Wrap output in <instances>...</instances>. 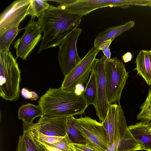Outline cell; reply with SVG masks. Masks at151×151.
<instances>
[{"label": "cell", "instance_id": "1", "mask_svg": "<svg viewBox=\"0 0 151 151\" xmlns=\"http://www.w3.org/2000/svg\"><path fill=\"white\" fill-rule=\"evenodd\" d=\"M83 16L69 12L59 6L51 5L38 18L43 35L37 53L49 48L59 47L78 28Z\"/></svg>", "mask_w": 151, "mask_h": 151}, {"label": "cell", "instance_id": "2", "mask_svg": "<svg viewBox=\"0 0 151 151\" xmlns=\"http://www.w3.org/2000/svg\"><path fill=\"white\" fill-rule=\"evenodd\" d=\"M38 102L43 115L70 117L81 114L88 107L82 93L50 88L40 97Z\"/></svg>", "mask_w": 151, "mask_h": 151}, {"label": "cell", "instance_id": "3", "mask_svg": "<svg viewBox=\"0 0 151 151\" xmlns=\"http://www.w3.org/2000/svg\"><path fill=\"white\" fill-rule=\"evenodd\" d=\"M0 96L6 101L19 98L21 71L9 50L0 52Z\"/></svg>", "mask_w": 151, "mask_h": 151}, {"label": "cell", "instance_id": "4", "mask_svg": "<svg viewBox=\"0 0 151 151\" xmlns=\"http://www.w3.org/2000/svg\"><path fill=\"white\" fill-rule=\"evenodd\" d=\"M105 75L107 97L110 104L119 103L129 76L123 62L117 58L106 60Z\"/></svg>", "mask_w": 151, "mask_h": 151}, {"label": "cell", "instance_id": "5", "mask_svg": "<svg viewBox=\"0 0 151 151\" xmlns=\"http://www.w3.org/2000/svg\"><path fill=\"white\" fill-rule=\"evenodd\" d=\"M68 116H52L42 115L35 123L22 121L23 131L37 138L43 136L63 137L67 133Z\"/></svg>", "mask_w": 151, "mask_h": 151}, {"label": "cell", "instance_id": "6", "mask_svg": "<svg viewBox=\"0 0 151 151\" xmlns=\"http://www.w3.org/2000/svg\"><path fill=\"white\" fill-rule=\"evenodd\" d=\"M100 51L99 48L94 46L89 50L75 68L65 76L60 87L63 90L75 91L78 86L83 85L87 82Z\"/></svg>", "mask_w": 151, "mask_h": 151}, {"label": "cell", "instance_id": "7", "mask_svg": "<svg viewBox=\"0 0 151 151\" xmlns=\"http://www.w3.org/2000/svg\"><path fill=\"white\" fill-rule=\"evenodd\" d=\"M101 123L106 130L109 145L123 138L132 136L120 103L110 104L106 117Z\"/></svg>", "mask_w": 151, "mask_h": 151}, {"label": "cell", "instance_id": "8", "mask_svg": "<svg viewBox=\"0 0 151 151\" xmlns=\"http://www.w3.org/2000/svg\"><path fill=\"white\" fill-rule=\"evenodd\" d=\"M77 120L79 129L86 143L98 151H105L109 145L103 125L88 116H81Z\"/></svg>", "mask_w": 151, "mask_h": 151}, {"label": "cell", "instance_id": "9", "mask_svg": "<svg viewBox=\"0 0 151 151\" xmlns=\"http://www.w3.org/2000/svg\"><path fill=\"white\" fill-rule=\"evenodd\" d=\"M107 58L103 55L100 59L96 58L93 67L96 87V97L95 105L96 114L100 123L104 120L110 104L107 95L105 65Z\"/></svg>", "mask_w": 151, "mask_h": 151}, {"label": "cell", "instance_id": "10", "mask_svg": "<svg viewBox=\"0 0 151 151\" xmlns=\"http://www.w3.org/2000/svg\"><path fill=\"white\" fill-rule=\"evenodd\" d=\"M82 31L81 28H77L64 39L59 46L58 60L65 76L69 73L81 60L78 53L76 44Z\"/></svg>", "mask_w": 151, "mask_h": 151}, {"label": "cell", "instance_id": "11", "mask_svg": "<svg viewBox=\"0 0 151 151\" xmlns=\"http://www.w3.org/2000/svg\"><path fill=\"white\" fill-rule=\"evenodd\" d=\"M59 6L73 13L82 16L102 8L120 7L125 8V0H52Z\"/></svg>", "mask_w": 151, "mask_h": 151}, {"label": "cell", "instance_id": "12", "mask_svg": "<svg viewBox=\"0 0 151 151\" xmlns=\"http://www.w3.org/2000/svg\"><path fill=\"white\" fill-rule=\"evenodd\" d=\"M23 29L25 32L23 36L14 43L17 57L26 60L28 56L41 39L42 32L39 22L31 18L27 25Z\"/></svg>", "mask_w": 151, "mask_h": 151}, {"label": "cell", "instance_id": "13", "mask_svg": "<svg viewBox=\"0 0 151 151\" xmlns=\"http://www.w3.org/2000/svg\"><path fill=\"white\" fill-rule=\"evenodd\" d=\"M31 0H15L2 12L0 16V35L10 28L18 27L28 15Z\"/></svg>", "mask_w": 151, "mask_h": 151}, {"label": "cell", "instance_id": "14", "mask_svg": "<svg viewBox=\"0 0 151 151\" xmlns=\"http://www.w3.org/2000/svg\"><path fill=\"white\" fill-rule=\"evenodd\" d=\"M128 127L140 150L151 151V120L141 121Z\"/></svg>", "mask_w": 151, "mask_h": 151}, {"label": "cell", "instance_id": "15", "mask_svg": "<svg viewBox=\"0 0 151 151\" xmlns=\"http://www.w3.org/2000/svg\"><path fill=\"white\" fill-rule=\"evenodd\" d=\"M137 74L142 76L149 85H151V50H140L135 61Z\"/></svg>", "mask_w": 151, "mask_h": 151}, {"label": "cell", "instance_id": "16", "mask_svg": "<svg viewBox=\"0 0 151 151\" xmlns=\"http://www.w3.org/2000/svg\"><path fill=\"white\" fill-rule=\"evenodd\" d=\"M135 22L129 21L124 24L109 27L105 31L100 33L95 37L94 41V46L98 47L104 42L114 40L124 32L129 30L134 27Z\"/></svg>", "mask_w": 151, "mask_h": 151}, {"label": "cell", "instance_id": "17", "mask_svg": "<svg viewBox=\"0 0 151 151\" xmlns=\"http://www.w3.org/2000/svg\"><path fill=\"white\" fill-rule=\"evenodd\" d=\"M17 150L18 151H47L37 139L26 131H23L19 136Z\"/></svg>", "mask_w": 151, "mask_h": 151}, {"label": "cell", "instance_id": "18", "mask_svg": "<svg viewBox=\"0 0 151 151\" xmlns=\"http://www.w3.org/2000/svg\"><path fill=\"white\" fill-rule=\"evenodd\" d=\"M43 112L38 105H35L30 103L22 105L18 111V118L29 123H33V120L37 117H41Z\"/></svg>", "mask_w": 151, "mask_h": 151}, {"label": "cell", "instance_id": "19", "mask_svg": "<svg viewBox=\"0 0 151 151\" xmlns=\"http://www.w3.org/2000/svg\"><path fill=\"white\" fill-rule=\"evenodd\" d=\"M67 132L72 142L78 144H86V141L81 132L77 120L74 116L68 118L67 122Z\"/></svg>", "mask_w": 151, "mask_h": 151}, {"label": "cell", "instance_id": "20", "mask_svg": "<svg viewBox=\"0 0 151 151\" xmlns=\"http://www.w3.org/2000/svg\"><path fill=\"white\" fill-rule=\"evenodd\" d=\"M82 93L88 106L91 104L95 105L96 97V87L95 77L92 71Z\"/></svg>", "mask_w": 151, "mask_h": 151}, {"label": "cell", "instance_id": "21", "mask_svg": "<svg viewBox=\"0 0 151 151\" xmlns=\"http://www.w3.org/2000/svg\"><path fill=\"white\" fill-rule=\"evenodd\" d=\"M20 30L18 27L12 28L0 35V52L9 50L11 43Z\"/></svg>", "mask_w": 151, "mask_h": 151}, {"label": "cell", "instance_id": "22", "mask_svg": "<svg viewBox=\"0 0 151 151\" xmlns=\"http://www.w3.org/2000/svg\"><path fill=\"white\" fill-rule=\"evenodd\" d=\"M47 0H31V2L28 11V15H30L31 18L35 17L39 18L44 12L51 6Z\"/></svg>", "mask_w": 151, "mask_h": 151}, {"label": "cell", "instance_id": "23", "mask_svg": "<svg viewBox=\"0 0 151 151\" xmlns=\"http://www.w3.org/2000/svg\"><path fill=\"white\" fill-rule=\"evenodd\" d=\"M140 108L141 111L137 116V120H151V88L145 101Z\"/></svg>", "mask_w": 151, "mask_h": 151}, {"label": "cell", "instance_id": "24", "mask_svg": "<svg viewBox=\"0 0 151 151\" xmlns=\"http://www.w3.org/2000/svg\"><path fill=\"white\" fill-rule=\"evenodd\" d=\"M71 142H72V141L67 132L62 139L59 141L52 144H47L62 151H73L70 146V144Z\"/></svg>", "mask_w": 151, "mask_h": 151}, {"label": "cell", "instance_id": "25", "mask_svg": "<svg viewBox=\"0 0 151 151\" xmlns=\"http://www.w3.org/2000/svg\"><path fill=\"white\" fill-rule=\"evenodd\" d=\"M70 146L73 151H98L87 143L78 144L71 142Z\"/></svg>", "mask_w": 151, "mask_h": 151}, {"label": "cell", "instance_id": "26", "mask_svg": "<svg viewBox=\"0 0 151 151\" xmlns=\"http://www.w3.org/2000/svg\"><path fill=\"white\" fill-rule=\"evenodd\" d=\"M113 40H109L104 42L98 47L100 50L103 52L104 55L106 56L107 59L111 58V53L109 46Z\"/></svg>", "mask_w": 151, "mask_h": 151}, {"label": "cell", "instance_id": "27", "mask_svg": "<svg viewBox=\"0 0 151 151\" xmlns=\"http://www.w3.org/2000/svg\"><path fill=\"white\" fill-rule=\"evenodd\" d=\"M21 94L25 99H31V101H36L39 97L34 91H31L26 88H23L21 91Z\"/></svg>", "mask_w": 151, "mask_h": 151}, {"label": "cell", "instance_id": "28", "mask_svg": "<svg viewBox=\"0 0 151 151\" xmlns=\"http://www.w3.org/2000/svg\"><path fill=\"white\" fill-rule=\"evenodd\" d=\"M64 137L43 136L37 139L43 142L51 144L59 141L62 139Z\"/></svg>", "mask_w": 151, "mask_h": 151}, {"label": "cell", "instance_id": "29", "mask_svg": "<svg viewBox=\"0 0 151 151\" xmlns=\"http://www.w3.org/2000/svg\"><path fill=\"white\" fill-rule=\"evenodd\" d=\"M119 142L116 141L109 146L105 151H118Z\"/></svg>", "mask_w": 151, "mask_h": 151}, {"label": "cell", "instance_id": "30", "mask_svg": "<svg viewBox=\"0 0 151 151\" xmlns=\"http://www.w3.org/2000/svg\"><path fill=\"white\" fill-rule=\"evenodd\" d=\"M132 58V53L128 52L122 56V59L124 63H126L131 61Z\"/></svg>", "mask_w": 151, "mask_h": 151}, {"label": "cell", "instance_id": "31", "mask_svg": "<svg viewBox=\"0 0 151 151\" xmlns=\"http://www.w3.org/2000/svg\"><path fill=\"white\" fill-rule=\"evenodd\" d=\"M39 140L44 146L47 151H62L57 148L49 145L47 144L42 142L40 140Z\"/></svg>", "mask_w": 151, "mask_h": 151}, {"label": "cell", "instance_id": "32", "mask_svg": "<svg viewBox=\"0 0 151 151\" xmlns=\"http://www.w3.org/2000/svg\"><path fill=\"white\" fill-rule=\"evenodd\" d=\"M16 151H18L17 150H16Z\"/></svg>", "mask_w": 151, "mask_h": 151}, {"label": "cell", "instance_id": "33", "mask_svg": "<svg viewBox=\"0 0 151 151\" xmlns=\"http://www.w3.org/2000/svg\"></svg>", "mask_w": 151, "mask_h": 151}, {"label": "cell", "instance_id": "34", "mask_svg": "<svg viewBox=\"0 0 151 151\" xmlns=\"http://www.w3.org/2000/svg\"><path fill=\"white\" fill-rule=\"evenodd\" d=\"M150 7H151V6H150Z\"/></svg>", "mask_w": 151, "mask_h": 151}]
</instances>
